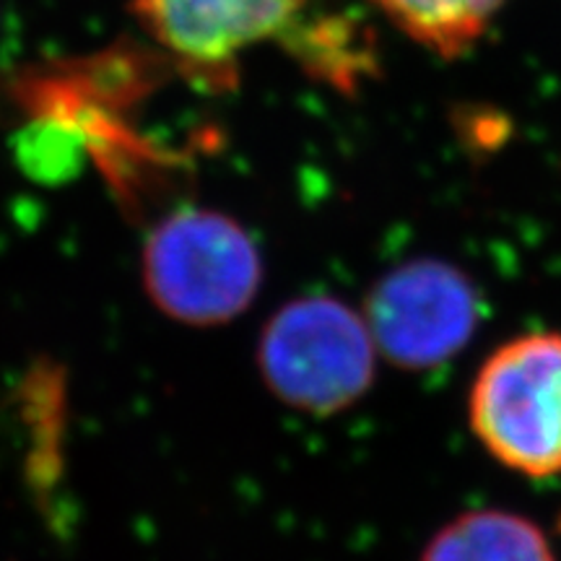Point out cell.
I'll return each mask as SVG.
<instances>
[{"label": "cell", "instance_id": "8992f818", "mask_svg": "<svg viewBox=\"0 0 561 561\" xmlns=\"http://www.w3.org/2000/svg\"><path fill=\"white\" fill-rule=\"evenodd\" d=\"M421 561H553L543 533L520 515L481 510L445 525Z\"/></svg>", "mask_w": 561, "mask_h": 561}, {"label": "cell", "instance_id": "5b68a950", "mask_svg": "<svg viewBox=\"0 0 561 561\" xmlns=\"http://www.w3.org/2000/svg\"><path fill=\"white\" fill-rule=\"evenodd\" d=\"M307 0H133L149 34L182 62L224 68L248 47L286 34Z\"/></svg>", "mask_w": 561, "mask_h": 561}, {"label": "cell", "instance_id": "7a4b0ae2", "mask_svg": "<svg viewBox=\"0 0 561 561\" xmlns=\"http://www.w3.org/2000/svg\"><path fill=\"white\" fill-rule=\"evenodd\" d=\"M377 354L364 314L328 294H307L265 322L257 369L280 403L331 416L371 388Z\"/></svg>", "mask_w": 561, "mask_h": 561}, {"label": "cell", "instance_id": "6da1fadb", "mask_svg": "<svg viewBox=\"0 0 561 561\" xmlns=\"http://www.w3.org/2000/svg\"><path fill=\"white\" fill-rule=\"evenodd\" d=\"M144 286L167 318L195 328L237 320L257 299L263 257L248 229L216 208H180L144 244Z\"/></svg>", "mask_w": 561, "mask_h": 561}, {"label": "cell", "instance_id": "52a82bcc", "mask_svg": "<svg viewBox=\"0 0 561 561\" xmlns=\"http://www.w3.org/2000/svg\"><path fill=\"white\" fill-rule=\"evenodd\" d=\"M419 45L458 58L479 42L504 0H371Z\"/></svg>", "mask_w": 561, "mask_h": 561}, {"label": "cell", "instance_id": "3957f363", "mask_svg": "<svg viewBox=\"0 0 561 561\" xmlns=\"http://www.w3.org/2000/svg\"><path fill=\"white\" fill-rule=\"evenodd\" d=\"M471 424L512 471L561 473V335H523L496 348L473 382Z\"/></svg>", "mask_w": 561, "mask_h": 561}, {"label": "cell", "instance_id": "277c9868", "mask_svg": "<svg viewBox=\"0 0 561 561\" xmlns=\"http://www.w3.org/2000/svg\"><path fill=\"white\" fill-rule=\"evenodd\" d=\"M473 280L450 263L419 257L385 273L371 286L364 320L390 364L421 371L453 359L479 325Z\"/></svg>", "mask_w": 561, "mask_h": 561}]
</instances>
